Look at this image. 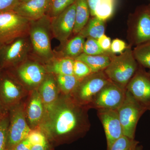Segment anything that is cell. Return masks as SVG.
<instances>
[{"label": "cell", "mask_w": 150, "mask_h": 150, "mask_svg": "<svg viewBox=\"0 0 150 150\" xmlns=\"http://www.w3.org/2000/svg\"><path fill=\"white\" fill-rule=\"evenodd\" d=\"M78 103L67 99L57 105L48 118L51 130L57 136L69 138L89 129L87 108H82Z\"/></svg>", "instance_id": "obj_1"}, {"label": "cell", "mask_w": 150, "mask_h": 150, "mask_svg": "<svg viewBox=\"0 0 150 150\" xmlns=\"http://www.w3.org/2000/svg\"><path fill=\"white\" fill-rule=\"evenodd\" d=\"M32 56L40 62L50 63L55 54L51 45L52 34L51 18L47 15L36 21H30L28 31Z\"/></svg>", "instance_id": "obj_2"}, {"label": "cell", "mask_w": 150, "mask_h": 150, "mask_svg": "<svg viewBox=\"0 0 150 150\" xmlns=\"http://www.w3.org/2000/svg\"><path fill=\"white\" fill-rule=\"evenodd\" d=\"M131 46L129 45L122 54L114 55L104 71L111 81L125 89L139 66L133 55Z\"/></svg>", "instance_id": "obj_3"}, {"label": "cell", "mask_w": 150, "mask_h": 150, "mask_svg": "<svg viewBox=\"0 0 150 150\" xmlns=\"http://www.w3.org/2000/svg\"><path fill=\"white\" fill-rule=\"evenodd\" d=\"M127 38L129 45L150 41V6H140L129 16Z\"/></svg>", "instance_id": "obj_4"}, {"label": "cell", "mask_w": 150, "mask_h": 150, "mask_svg": "<svg viewBox=\"0 0 150 150\" xmlns=\"http://www.w3.org/2000/svg\"><path fill=\"white\" fill-rule=\"evenodd\" d=\"M32 48L28 34L18 38L0 47V68L7 69L27 60Z\"/></svg>", "instance_id": "obj_5"}, {"label": "cell", "mask_w": 150, "mask_h": 150, "mask_svg": "<svg viewBox=\"0 0 150 150\" xmlns=\"http://www.w3.org/2000/svg\"><path fill=\"white\" fill-rule=\"evenodd\" d=\"M30 21L13 10L0 12V47L28 34Z\"/></svg>", "instance_id": "obj_6"}, {"label": "cell", "mask_w": 150, "mask_h": 150, "mask_svg": "<svg viewBox=\"0 0 150 150\" xmlns=\"http://www.w3.org/2000/svg\"><path fill=\"white\" fill-rule=\"evenodd\" d=\"M117 110L123 135L134 139L138 122L147 110L126 90L125 99Z\"/></svg>", "instance_id": "obj_7"}, {"label": "cell", "mask_w": 150, "mask_h": 150, "mask_svg": "<svg viewBox=\"0 0 150 150\" xmlns=\"http://www.w3.org/2000/svg\"><path fill=\"white\" fill-rule=\"evenodd\" d=\"M110 81L104 71L92 73L80 81L72 93L79 104L88 107L97 94Z\"/></svg>", "instance_id": "obj_8"}, {"label": "cell", "mask_w": 150, "mask_h": 150, "mask_svg": "<svg viewBox=\"0 0 150 150\" xmlns=\"http://www.w3.org/2000/svg\"><path fill=\"white\" fill-rule=\"evenodd\" d=\"M126 89L110 81L98 93L91 103L89 108L118 110L125 99Z\"/></svg>", "instance_id": "obj_9"}, {"label": "cell", "mask_w": 150, "mask_h": 150, "mask_svg": "<svg viewBox=\"0 0 150 150\" xmlns=\"http://www.w3.org/2000/svg\"><path fill=\"white\" fill-rule=\"evenodd\" d=\"M6 150H11L16 145L27 139L31 131L25 120L22 108L15 106L10 110Z\"/></svg>", "instance_id": "obj_10"}, {"label": "cell", "mask_w": 150, "mask_h": 150, "mask_svg": "<svg viewBox=\"0 0 150 150\" xmlns=\"http://www.w3.org/2000/svg\"><path fill=\"white\" fill-rule=\"evenodd\" d=\"M76 4L51 18V28L54 37L64 46L73 33L75 23Z\"/></svg>", "instance_id": "obj_11"}, {"label": "cell", "mask_w": 150, "mask_h": 150, "mask_svg": "<svg viewBox=\"0 0 150 150\" xmlns=\"http://www.w3.org/2000/svg\"><path fill=\"white\" fill-rule=\"evenodd\" d=\"M126 90L146 110L150 111V77L144 68L139 65Z\"/></svg>", "instance_id": "obj_12"}, {"label": "cell", "mask_w": 150, "mask_h": 150, "mask_svg": "<svg viewBox=\"0 0 150 150\" xmlns=\"http://www.w3.org/2000/svg\"><path fill=\"white\" fill-rule=\"evenodd\" d=\"M14 71H9L12 76H17L26 85L36 86L40 84L46 76V69L37 62L27 61L16 67L7 69Z\"/></svg>", "instance_id": "obj_13"}, {"label": "cell", "mask_w": 150, "mask_h": 150, "mask_svg": "<svg viewBox=\"0 0 150 150\" xmlns=\"http://www.w3.org/2000/svg\"><path fill=\"white\" fill-rule=\"evenodd\" d=\"M97 110L104 129L108 149L116 140L124 135L118 110L105 108Z\"/></svg>", "instance_id": "obj_14"}, {"label": "cell", "mask_w": 150, "mask_h": 150, "mask_svg": "<svg viewBox=\"0 0 150 150\" xmlns=\"http://www.w3.org/2000/svg\"><path fill=\"white\" fill-rule=\"evenodd\" d=\"M21 95L14 78L5 69L0 71V105L11 110Z\"/></svg>", "instance_id": "obj_15"}, {"label": "cell", "mask_w": 150, "mask_h": 150, "mask_svg": "<svg viewBox=\"0 0 150 150\" xmlns=\"http://www.w3.org/2000/svg\"><path fill=\"white\" fill-rule=\"evenodd\" d=\"M52 0H30L20 2L13 11L30 21H36L47 15Z\"/></svg>", "instance_id": "obj_16"}, {"label": "cell", "mask_w": 150, "mask_h": 150, "mask_svg": "<svg viewBox=\"0 0 150 150\" xmlns=\"http://www.w3.org/2000/svg\"><path fill=\"white\" fill-rule=\"evenodd\" d=\"M40 94L44 105V113L49 118L56 108L57 99L56 83L53 75H46L40 84Z\"/></svg>", "instance_id": "obj_17"}, {"label": "cell", "mask_w": 150, "mask_h": 150, "mask_svg": "<svg viewBox=\"0 0 150 150\" xmlns=\"http://www.w3.org/2000/svg\"><path fill=\"white\" fill-rule=\"evenodd\" d=\"M115 55L111 52L97 55H89L82 53L74 60L84 62L89 67L93 73H97L104 71Z\"/></svg>", "instance_id": "obj_18"}, {"label": "cell", "mask_w": 150, "mask_h": 150, "mask_svg": "<svg viewBox=\"0 0 150 150\" xmlns=\"http://www.w3.org/2000/svg\"><path fill=\"white\" fill-rule=\"evenodd\" d=\"M76 16L73 33L79 34L90 18V11L87 0H75Z\"/></svg>", "instance_id": "obj_19"}, {"label": "cell", "mask_w": 150, "mask_h": 150, "mask_svg": "<svg viewBox=\"0 0 150 150\" xmlns=\"http://www.w3.org/2000/svg\"><path fill=\"white\" fill-rule=\"evenodd\" d=\"M85 39L79 33L71 39L68 40L63 46L60 57H68L75 59L83 53Z\"/></svg>", "instance_id": "obj_20"}, {"label": "cell", "mask_w": 150, "mask_h": 150, "mask_svg": "<svg viewBox=\"0 0 150 150\" xmlns=\"http://www.w3.org/2000/svg\"><path fill=\"white\" fill-rule=\"evenodd\" d=\"M105 21L97 17L91 16L79 34L85 38H91L98 40L104 35L105 31Z\"/></svg>", "instance_id": "obj_21"}, {"label": "cell", "mask_w": 150, "mask_h": 150, "mask_svg": "<svg viewBox=\"0 0 150 150\" xmlns=\"http://www.w3.org/2000/svg\"><path fill=\"white\" fill-rule=\"evenodd\" d=\"M45 113L44 105L40 94L35 93L30 100L28 109V117L30 123L35 126L39 123Z\"/></svg>", "instance_id": "obj_22"}, {"label": "cell", "mask_w": 150, "mask_h": 150, "mask_svg": "<svg viewBox=\"0 0 150 150\" xmlns=\"http://www.w3.org/2000/svg\"><path fill=\"white\" fill-rule=\"evenodd\" d=\"M74 59L71 58L60 57L51 62L48 70L57 75H74Z\"/></svg>", "instance_id": "obj_23"}, {"label": "cell", "mask_w": 150, "mask_h": 150, "mask_svg": "<svg viewBox=\"0 0 150 150\" xmlns=\"http://www.w3.org/2000/svg\"><path fill=\"white\" fill-rule=\"evenodd\" d=\"M133 53L139 65L150 69V41L136 46L133 50Z\"/></svg>", "instance_id": "obj_24"}, {"label": "cell", "mask_w": 150, "mask_h": 150, "mask_svg": "<svg viewBox=\"0 0 150 150\" xmlns=\"http://www.w3.org/2000/svg\"><path fill=\"white\" fill-rule=\"evenodd\" d=\"M116 3V0H99L96 8L95 16L106 21L113 15Z\"/></svg>", "instance_id": "obj_25"}, {"label": "cell", "mask_w": 150, "mask_h": 150, "mask_svg": "<svg viewBox=\"0 0 150 150\" xmlns=\"http://www.w3.org/2000/svg\"><path fill=\"white\" fill-rule=\"evenodd\" d=\"M57 81L62 91L67 95L72 93L80 81L74 75H57Z\"/></svg>", "instance_id": "obj_26"}, {"label": "cell", "mask_w": 150, "mask_h": 150, "mask_svg": "<svg viewBox=\"0 0 150 150\" xmlns=\"http://www.w3.org/2000/svg\"><path fill=\"white\" fill-rule=\"evenodd\" d=\"M139 142L123 135L116 140L107 150H135Z\"/></svg>", "instance_id": "obj_27"}, {"label": "cell", "mask_w": 150, "mask_h": 150, "mask_svg": "<svg viewBox=\"0 0 150 150\" xmlns=\"http://www.w3.org/2000/svg\"><path fill=\"white\" fill-rule=\"evenodd\" d=\"M75 0H52L47 15L53 18L74 4Z\"/></svg>", "instance_id": "obj_28"}, {"label": "cell", "mask_w": 150, "mask_h": 150, "mask_svg": "<svg viewBox=\"0 0 150 150\" xmlns=\"http://www.w3.org/2000/svg\"><path fill=\"white\" fill-rule=\"evenodd\" d=\"M9 123V117L5 112L0 118V150H6Z\"/></svg>", "instance_id": "obj_29"}, {"label": "cell", "mask_w": 150, "mask_h": 150, "mask_svg": "<svg viewBox=\"0 0 150 150\" xmlns=\"http://www.w3.org/2000/svg\"><path fill=\"white\" fill-rule=\"evenodd\" d=\"M108 53L100 46L97 40L88 38L84 44L83 53L89 55H100Z\"/></svg>", "instance_id": "obj_30"}, {"label": "cell", "mask_w": 150, "mask_h": 150, "mask_svg": "<svg viewBox=\"0 0 150 150\" xmlns=\"http://www.w3.org/2000/svg\"><path fill=\"white\" fill-rule=\"evenodd\" d=\"M91 70L84 62L74 60V75L80 81L92 74Z\"/></svg>", "instance_id": "obj_31"}, {"label": "cell", "mask_w": 150, "mask_h": 150, "mask_svg": "<svg viewBox=\"0 0 150 150\" xmlns=\"http://www.w3.org/2000/svg\"><path fill=\"white\" fill-rule=\"evenodd\" d=\"M27 139L32 146L48 144L45 135L39 131H30L27 137Z\"/></svg>", "instance_id": "obj_32"}, {"label": "cell", "mask_w": 150, "mask_h": 150, "mask_svg": "<svg viewBox=\"0 0 150 150\" xmlns=\"http://www.w3.org/2000/svg\"><path fill=\"white\" fill-rule=\"evenodd\" d=\"M129 45L121 39L115 38L111 42L110 51L114 54H121L126 50Z\"/></svg>", "instance_id": "obj_33"}, {"label": "cell", "mask_w": 150, "mask_h": 150, "mask_svg": "<svg viewBox=\"0 0 150 150\" xmlns=\"http://www.w3.org/2000/svg\"><path fill=\"white\" fill-rule=\"evenodd\" d=\"M20 2V0H0V12L13 10Z\"/></svg>", "instance_id": "obj_34"}, {"label": "cell", "mask_w": 150, "mask_h": 150, "mask_svg": "<svg viewBox=\"0 0 150 150\" xmlns=\"http://www.w3.org/2000/svg\"><path fill=\"white\" fill-rule=\"evenodd\" d=\"M97 40L100 46L103 51L106 52H111V41L110 38L104 34L100 37Z\"/></svg>", "instance_id": "obj_35"}, {"label": "cell", "mask_w": 150, "mask_h": 150, "mask_svg": "<svg viewBox=\"0 0 150 150\" xmlns=\"http://www.w3.org/2000/svg\"><path fill=\"white\" fill-rule=\"evenodd\" d=\"M31 147L32 145L27 138L16 145L11 150H31Z\"/></svg>", "instance_id": "obj_36"}, {"label": "cell", "mask_w": 150, "mask_h": 150, "mask_svg": "<svg viewBox=\"0 0 150 150\" xmlns=\"http://www.w3.org/2000/svg\"><path fill=\"white\" fill-rule=\"evenodd\" d=\"M87 1L90 11L91 16H95L96 8L99 0H87Z\"/></svg>", "instance_id": "obj_37"}, {"label": "cell", "mask_w": 150, "mask_h": 150, "mask_svg": "<svg viewBox=\"0 0 150 150\" xmlns=\"http://www.w3.org/2000/svg\"><path fill=\"white\" fill-rule=\"evenodd\" d=\"M48 144L45 145H33L31 150H47Z\"/></svg>", "instance_id": "obj_38"}, {"label": "cell", "mask_w": 150, "mask_h": 150, "mask_svg": "<svg viewBox=\"0 0 150 150\" xmlns=\"http://www.w3.org/2000/svg\"><path fill=\"white\" fill-rule=\"evenodd\" d=\"M135 150H143V147L142 146H138Z\"/></svg>", "instance_id": "obj_39"}, {"label": "cell", "mask_w": 150, "mask_h": 150, "mask_svg": "<svg viewBox=\"0 0 150 150\" xmlns=\"http://www.w3.org/2000/svg\"><path fill=\"white\" fill-rule=\"evenodd\" d=\"M4 113L5 112H3H3H2V107L1 105H0V118H1V117L2 116V115H4Z\"/></svg>", "instance_id": "obj_40"}, {"label": "cell", "mask_w": 150, "mask_h": 150, "mask_svg": "<svg viewBox=\"0 0 150 150\" xmlns=\"http://www.w3.org/2000/svg\"><path fill=\"white\" fill-rule=\"evenodd\" d=\"M30 0H20V2H24L28 1H29Z\"/></svg>", "instance_id": "obj_41"}, {"label": "cell", "mask_w": 150, "mask_h": 150, "mask_svg": "<svg viewBox=\"0 0 150 150\" xmlns=\"http://www.w3.org/2000/svg\"><path fill=\"white\" fill-rule=\"evenodd\" d=\"M148 74H149V75L150 77V70L149 71V72H148Z\"/></svg>", "instance_id": "obj_42"}, {"label": "cell", "mask_w": 150, "mask_h": 150, "mask_svg": "<svg viewBox=\"0 0 150 150\" xmlns=\"http://www.w3.org/2000/svg\"><path fill=\"white\" fill-rule=\"evenodd\" d=\"M1 68H0V71H1Z\"/></svg>", "instance_id": "obj_43"}, {"label": "cell", "mask_w": 150, "mask_h": 150, "mask_svg": "<svg viewBox=\"0 0 150 150\" xmlns=\"http://www.w3.org/2000/svg\"><path fill=\"white\" fill-rule=\"evenodd\" d=\"M149 6H150V4H149Z\"/></svg>", "instance_id": "obj_44"}]
</instances>
